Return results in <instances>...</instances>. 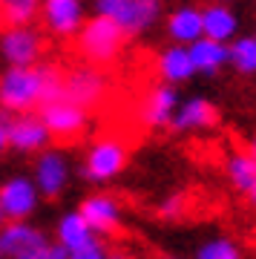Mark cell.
I'll list each match as a JSON object with an SVG mask.
<instances>
[{
  "label": "cell",
  "instance_id": "6da1fadb",
  "mask_svg": "<svg viewBox=\"0 0 256 259\" xmlns=\"http://www.w3.org/2000/svg\"><path fill=\"white\" fill-rule=\"evenodd\" d=\"M127 37L130 35L112 18L95 15V18L83 20V26L75 35V44H78V52L87 64L110 66L121 58V52L127 47Z\"/></svg>",
  "mask_w": 256,
  "mask_h": 259
},
{
  "label": "cell",
  "instance_id": "7a4b0ae2",
  "mask_svg": "<svg viewBox=\"0 0 256 259\" xmlns=\"http://www.w3.org/2000/svg\"><path fill=\"white\" fill-rule=\"evenodd\" d=\"M46 66H6L0 72V110L6 112H29L37 110L44 101Z\"/></svg>",
  "mask_w": 256,
  "mask_h": 259
},
{
  "label": "cell",
  "instance_id": "3957f363",
  "mask_svg": "<svg viewBox=\"0 0 256 259\" xmlns=\"http://www.w3.org/2000/svg\"><path fill=\"white\" fill-rule=\"evenodd\" d=\"M130 164V150L121 139H112V136H104V139H95L83 153L81 161V176L83 182L90 185H110L127 170Z\"/></svg>",
  "mask_w": 256,
  "mask_h": 259
},
{
  "label": "cell",
  "instance_id": "277c9868",
  "mask_svg": "<svg viewBox=\"0 0 256 259\" xmlns=\"http://www.w3.org/2000/svg\"><path fill=\"white\" fill-rule=\"evenodd\" d=\"M95 15L112 18L127 35H144L164 18L161 0H95Z\"/></svg>",
  "mask_w": 256,
  "mask_h": 259
},
{
  "label": "cell",
  "instance_id": "5b68a950",
  "mask_svg": "<svg viewBox=\"0 0 256 259\" xmlns=\"http://www.w3.org/2000/svg\"><path fill=\"white\" fill-rule=\"evenodd\" d=\"M37 115L49 127L52 139H61V141L78 139V136H83V130L90 127V110H83L81 104L69 101L66 95H58L52 101H44L37 107Z\"/></svg>",
  "mask_w": 256,
  "mask_h": 259
},
{
  "label": "cell",
  "instance_id": "8992f818",
  "mask_svg": "<svg viewBox=\"0 0 256 259\" xmlns=\"http://www.w3.org/2000/svg\"><path fill=\"white\" fill-rule=\"evenodd\" d=\"M49 242L52 239L29 219H9L0 228V248L6 259H44Z\"/></svg>",
  "mask_w": 256,
  "mask_h": 259
},
{
  "label": "cell",
  "instance_id": "52a82bcc",
  "mask_svg": "<svg viewBox=\"0 0 256 259\" xmlns=\"http://www.w3.org/2000/svg\"><path fill=\"white\" fill-rule=\"evenodd\" d=\"M0 58L6 66H35L44 58V35L32 23L6 26L0 32Z\"/></svg>",
  "mask_w": 256,
  "mask_h": 259
},
{
  "label": "cell",
  "instance_id": "ba28073f",
  "mask_svg": "<svg viewBox=\"0 0 256 259\" xmlns=\"http://www.w3.org/2000/svg\"><path fill=\"white\" fill-rule=\"evenodd\" d=\"M6 136H9V150L20 156H37L52 144V133L37 115V110L12 112V118L6 121Z\"/></svg>",
  "mask_w": 256,
  "mask_h": 259
},
{
  "label": "cell",
  "instance_id": "9c48e42d",
  "mask_svg": "<svg viewBox=\"0 0 256 259\" xmlns=\"http://www.w3.org/2000/svg\"><path fill=\"white\" fill-rule=\"evenodd\" d=\"M110 93V78L101 72V66L83 64L64 75V95L69 101L81 104L83 110H95Z\"/></svg>",
  "mask_w": 256,
  "mask_h": 259
},
{
  "label": "cell",
  "instance_id": "30bf717a",
  "mask_svg": "<svg viewBox=\"0 0 256 259\" xmlns=\"http://www.w3.org/2000/svg\"><path fill=\"white\" fill-rule=\"evenodd\" d=\"M32 179H35L44 199H58L72 179V164H69L66 153L58 147L40 150L35 156V164H32Z\"/></svg>",
  "mask_w": 256,
  "mask_h": 259
},
{
  "label": "cell",
  "instance_id": "8fae6325",
  "mask_svg": "<svg viewBox=\"0 0 256 259\" xmlns=\"http://www.w3.org/2000/svg\"><path fill=\"white\" fill-rule=\"evenodd\" d=\"M40 190H37L35 179L26 173H15V176L0 182V207L9 219H32L40 204Z\"/></svg>",
  "mask_w": 256,
  "mask_h": 259
},
{
  "label": "cell",
  "instance_id": "7c38bea8",
  "mask_svg": "<svg viewBox=\"0 0 256 259\" xmlns=\"http://www.w3.org/2000/svg\"><path fill=\"white\" fill-rule=\"evenodd\" d=\"M179 90H176L173 83H156V87H150L144 93V98L138 101V121H141V127L147 130H167L170 127V121L176 115V107H179Z\"/></svg>",
  "mask_w": 256,
  "mask_h": 259
},
{
  "label": "cell",
  "instance_id": "4fadbf2b",
  "mask_svg": "<svg viewBox=\"0 0 256 259\" xmlns=\"http://www.w3.org/2000/svg\"><path fill=\"white\" fill-rule=\"evenodd\" d=\"M213 127H219V107L204 95H190L179 101L167 130L176 136H190V133H207Z\"/></svg>",
  "mask_w": 256,
  "mask_h": 259
},
{
  "label": "cell",
  "instance_id": "5bb4252c",
  "mask_svg": "<svg viewBox=\"0 0 256 259\" xmlns=\"http://www.w3.org/2000/svg\"><path fill=\"white\" fill-rule=\"evenodd\" d=\"M40 23L49 35L61 37H75L78 29L87 20V6L83 0H40Z\"/></svg>",
  "mask_w": 256,
  "mask_h": 259
},
{
  "label": "cell",
  "instance_id": "9a60e30c",
  "mask_svg": "<svg viewBox=\"0 0 256 259\" xmlns=\"http://www.w3.org/2000/svg\"><path fill=\"white\" fill-rule=\"evenodd\" d=\"M78 210L90 222L95 236H112L124 225V207H121V202L112 193H90Z\"/></svg>",
  "mask_w": 256,
  "mask_h": 259
},
{
  "label": "cell",
  "instance_id": "2e32d148",
  "mask_svg": "<svg viewBox=\"0 0 256 259\" xmlns=\"http://www.w3.org/2000/svg\"><path fill=\"white\" fill-rule=\"evenodd\" d=\"M156 72L164 83H173V87L193 81L196 78V66H193L190 49L182 47V44H167L156 55Z\"/></svg>",
  "mask_w": 256,
  "mask_h": 259
},
{
  "label": "cell",
  "instance_id": "e0dca14e",
  "mask_svg": "<svg viewBox=\"0 0 256 259\" xmlns=\"http://www.w3.org/2000/svg\"><path fill=\"white\" fill-rule=\"evenodd\" d=\"M164 32L170 37V44L190 47L193 40H199L204 35V29H201V6L182 3V6L170 9V15L164 18Z\"/></svg>",
  "mask_w": 256,
  "mask_h": 259
},
{
  "label": "cell",
  "instance_id": "ac0fdd59",
  "mask_svg": "<svg viewBox=\"0 0 256 259\" xmlns=\"http://www.w3.org/2000/svg\"><path fill=\"white\" fill-rule=\"evenodd\" d=\"M201 29H204V37L228 44L239 35V15L225 0H213L207 6H201Z\"/></svg>",
  "mask_w": 256,
  "mask_h": 259
},
{
  "label": "cell",
  "instance_id": "d6986e66",
  "mask_svg": "<svg viewBox=\"0 0 256 259\" xmlns=\"http://www.w3.org/2000/svg\"><path fill=\"white\" fill-rule=\"evenodd\" d=\"M187 49H190L196 75H207L210 78V75H219L228 66V44H222V40H213V37L201 35Z\"/></svg>",
  "mask_w": 256,
  "mask_h": 259
},
{
  "label": "cell",
  "instance_id": "ffe728a7",
  "mask_svg": "<svg viewBox=\"0 0 256 259\" xmlns=\"http://www.w3.org/2000/svg\"><path fill=\"white\" fill-rule=\"evenodd\" d=\"M55 239L72 253V250H78V248H83V245L95 242L98 236H95V231L90 228V222L81 216V210H66L64 216L58 219V225H55Z\"/></svg>",
  "mask_w": 256,
  "mask_h": 259
},
{
  "label": "cell",
  "instance_id": "44dd1931",
  "mask_svg": "<svg viewBox=\"0 0 256 259\" xmlns=\"http://www.w3.org/2000/svg\"><path fill=\"white\" fill-rule=\"evenodd\" d=\"M225 179L239 196H247L256 185V158L245 150H233L225 158Z\"/></svg>",
  "mask_w": 256,
  "mask_h": 259
},
{
  "label": "cell",
  "instance_id": "7402d4cb",
  "mask_svg": "<svg viewBox=\"0 0 256 259\" xmlns=\"http://www.w3.org/2000/svg\"><path fill=\"white\" fill-rule=\"evenodd\" d=\"M228 66L239 75H256V37L253 35H236L228 40Z\"/></svg>",
  "mask_w": 256,
  "mask_h": 259
},
{
  "label": "cell",
  "instance_id": "603a6c76",
  "mask_svg": "<svg viewBox=\"0 0 256 259\" xmlns=\"http://www.w3.org/2000/svg\"><path fill=\"white\" fill-rule=\"evenodd\" d=\"M193 259H245V250H242V245H239L233 236L216 233V236L204 239L199 248H196Z\"/></svg>",
  "mask_w": 256,
  "mask_h": 259
},
{
  "label": "cell",
  "instance_id": "cb8c5ba5",
  "mask_svg": "<svg viewBox=\"0 0 256 259\" xmlns=\"http://www.w3.org/2000/svg\"><path fill=\"white\" fill-rule=\"evenodd\" d=\"M40 15V0H0V23L18 26L32 23Z\"/></svg>",
  "mask_w": 256,
  "mask_h": 259
},
{
  "label": "cell",
  "instance_id": "d4e9b609",
  "mask_svg": "<svg viewBox=\"0 0 256 259\" xmlns=\"http://www.w3.org/2000/svg\"><path fill=\"white\" fill-rule=\"evenodd\" d=\"M184 213H187V196L184 193H167L161 202L156 204V216L161 222H179Z\"/></svg>",
  "mask_w": 256,
  "mask_h": 259
},
{
  "label": "cell",
  "instance_id": "484cf974",
  "mask_svg": "<svg viewBox=\"0 0 256 259\" xmlns=\"http://www.w3.org/2000/svg\"><path fill=\"white\" fill-rule=\"evenodd\" d=\"M107 253H110V250H107V245H104V242H101V236H98L95 242H90V245H83V248L72 250V253H69V259H104Z\"/></svg>",
  "mask_w": 256,
  "mask_h": 259
},
{
  "label": "cell",
  "instance_id": "4316f807",
  "mask_svg": "<svg viewBox=\"0 0 256 259\" xmlns=\"http://www.w3.org/2000/svg\"><path fill=\"white\" fill-rule=\"evenodd\" d=\"M44 259H69V250L61 245V242H49V248H46V253H44Z\"/></svg>",
  "mask_w": 256,
  "mask_h": 259
},
{
  "label": "cell",
  "instance_id": "83f0119b",
  "mask_svg": "<svg viewBox=\"0 0 256 259\" xmlns=\"http://www.w3.org/2000/svg\"><path fill=\"white\" fill-rule=\"evenodd\" d=\"M9 147V136H6V118H0V153Z\"/></svg>",
  "mask_w": 256,
  "mask_h": 259
},
{
  "label": "cell",
  "instance_id": "f1b7e54d",
  "mask_svg": "<svg viewBox=\"0 0 256 259\" xmlns=\"http://www.w3.org/2000/svg\"><path fill=\"white\" fill-rule=\"evenodd\" d=\"M245 153H250V156L256 158V133H253V136H250V139L245 141Z\"/></svg>",
  "mask_w": 256,
  "mask_h": 259
},
{
  "label": "cell",
  "instance_id": "f546056e",
  "mask_svg": "<svg viewBox=\"0 0 256 259\" xmlns=\"http://www.w3.org/2000/svg\"><path fill=\"white\" fill-rule=\"evenodd\" d=\"M104 259H133L130 253H124V250H112V253H107Z\"/></svg>",
  "mask_w": 256,
  "mask_h": 259
},
{
  "label": "cell",
  "instance_id": "4dcf8cb0",
  "mask_svg": "<svg viewBox=\"0 0 256 259\" xmlns=\"http://www.w3.org/2000/svg\"><path fill=\"white\" fill-rule=\"evenodd\" d=\"M245 199H247V204H250V207H253V210H256V185L250 187V193H247Z\"/></svg>",
  "mask_w": 256,
  "mask_h": 259
},
{
  "label": "cell",
  "instance_id": "1f68e13d",
  "mask_svg": "<svg viewBox=\"0 0 256 259\" xmlns=\"http://www.w3.org/2000/svg\"><path fill=\"white\" fill-rule=\"evenodd\" d=\"M6 225V213H3V207H0V228Z\"/></svg>",
  "mask_w": 256,
  "mask_h": 259
},
{
  "label": "cell",
  "instance_id": "d6a6232c",
  "mask_svg": "<svg viewBox=\"0 0 256 259\" xmlns=\"http://www.w3.org/2000/svg\"><path fill=\"white\" fill-rule=\"evenodd\" d=\"M161 259H179V256H161Z\"/></svg>",
  "mask_w": 256,
  "mask_h": 259
},
{
  "label": "cell",
  "instance_id": "836d02e7",
  "mask_svg": "<svg viewBox=\"0 0 256 259\" xmlns=\"http://www.w3.org/2000/svg\"><path fill=\"white\" fill-rule=\"evenodd\" d=\"M0 259H6V256H3V248H0Z\"/></svg>",
  "mask_w": 256,
  "mask_h": 259
},
{
  "label": "cell",
  "instance_id": "e575fe53",
  "mask_svg": "<svg viewBox=\"0 0 256 259\" xmlns=\"http://www.w3.org/2000/svg\"><path fill=\"white\" fill-rule=\"evenodd\" d=\"M225 3H230V0H225Z\"/></svg>",
  "mask_w": 256,
  "mask_h": 259
},
{
  "label": "cell",
  "instance_id": "d590c367",
  "mask_svg": "<svg viewBox=\"0 0 256 259\" xmlns=\"http://www.w3.org/2000/svg\"><path fill=\"white\" fill-rule=\"evenodd\" d=\"M253 37H256V32H253Z\"/></svg>",
  "mask_w": 256,
  "mask_h": 259
}]
</instances>
